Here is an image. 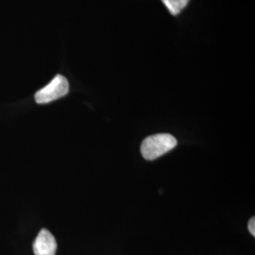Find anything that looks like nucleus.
Masks as SVG:
<instances>
[{"label":"nucleus","mask_w":255,"mask_h":255,"mask_svg":"<svg viewBox=\"0 0 255 255\" xmlns=\"http://www.w3.org/2000/svg\"><path fill=\"white\" fill-rule=\"evenodd\" d=\"M177 139L168 133H159L146 137L141 145L142 156L148 161L167 153L177 146Z\"/></svg>","instance_id":"1"},{"label":"nucleus","mask_w":255,"mask_h":255,"mask_svg":"<svg viewBox=\"0 0 255 255\" xmlns=\"http://www.w3.org/2000/svg\"><path fill=\"white\" fill-rule=\"evenodd\" d=\"M69 92L68 81L62 75H57L44 88L35 94V101L38 104H46L59 100Z\"/></svg>","instance_id":"2"},{"label":"nucleus","mask_w":255,"mask_h":255,"mask_svg":"<svg viewBox=\"0 0 255 255\" xmlns=\"http://www.w3.org/2000/svg\"><path fill=\"white\" fill-rule=\"evenodd\" d=\"M57 251V242L52 234L43 229L38 234L33 243V252L35 255H55Z\"/></svg>","instance_id":"3"},{"label":"nucleus","mask_w":255,"mask_h":255,"mask_svg":"<svg viewBox=\"0 0 255 255\" xmlns=\"http://www.w3.org/2000/svg\"><path fill=\"white\" fill-rule=\"evenodd\" d=\"M189 1L190 0H162L172 15H178L187 6Z\"/></svg>","instance_id":"4"},{"label":"nucleus","mask_w":255,"mask_h":255,"mask_svg":"<svg viewBox=\"0 0 255 255\" xmlns=\"http://www.w3.org/2000/svg\"><path fill=\"white\" fill-rule=\"evenodd\" d=\"M255 218H253V219H250V221H249V231H250V233L255 237Z\"/></svg>","instance_id":"5"}]
</instances>
